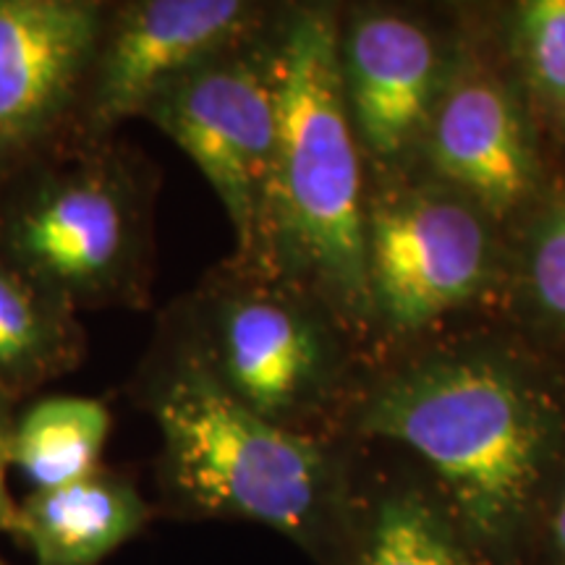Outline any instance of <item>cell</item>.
Listing matches in <instances>:
<instances>
[{
	"mask_svg": "<svg viewBox=\"0 0 565 565\" xmlns=\"http://www.w3.org/2000/svg\"><path fill=\"white\" fill-rule=\"evenodd\" d=\"M338 24L296 9L267 45L275 95V162L259 275L351 317L372 312L366 282L362 152L341 79Z\"/></svg>",
	"mask_w": 565,
	"mask_h": 565,
	"instance_id": "6da1fadb",
	"label": "cell"
},
{
	"mask_svg": "<svg viewBox=\"0 0 565 565\" xmlns=\"http://www.w3.org/2000/svg\"><path fill=\"white\" fill-rule=\"evenodd\" d=\"M359 429L406 445L443 484L466 540L503 550L532 519L561 416L534 377L477 353L385 380L362 406Z\"/></svg>",
	"mask_w": 565,
	"mask_h": 565,
	"instance_id": "7a4b0ae2",
	"label": "cell"
},
{
	"mask_svg": "<svg viewBox=\"0 0 565 565\" xmlns=\"http://www.w3.org/2000/svg\"><path fill=\"white\" fill-rule=\"evenodd\" d=\"M0 257L74 312L147 303L145 166L108 139L61 147L0 189Z\"/></svg>",
	"mask_w": 565,
	"mask_h": 565,
	"instance_id": "3957f363",
	"label": "cell"
},
{
	"mask_svg": "<svg viewBox=\"0 0 565 565\" xmlns=\"http://www.w3.org/2000/svg\"><path fill=\"white\" fill-rule=\"evenodd\" d=\"M145 401L162 437V477L183 503L317 545L335 469L312 435L244 408L179 349L147 380Z\"/></svg>",
	"mask_w": 565,
	"mask_h": 565,
	"instance_id": "277c9868",
	"label": "cell"
},
{
	"mask_svg": "<svg viewBox=\"0 0 565 565\" xmlns=\"http://www.w3.org/2000/svg\"><path fill=\"white\" fill-rule=\"evenodd\" d=\"M175 349L233 401L288 429L322 412L341 380V345L322 303L259 273L204 286L183 307Z\"/></svg>",
	"mask_w": 565,
	"mask_h": 565,
	"instance_id": "5b68a950",
	"label": "cell"
},
{
	"mask_svg": "<svg viewBox=\"0 0 565 565\" xmlns=\"http://www.w3.org/2000/svg\"><path fill=\"white\" fill-rule=\"evenodd\" d=\"M192 158L257 270L275 162V95L267 47L238 45L160 89L141 113Z\"/></svg>",
	"mask_w": 565,
	"mask_h": 565,
	"instance_id": "8992f818",
	"label": "cell"
},
{
	"mask_svg": "<svg viewBox=\"0 0 565 565\" xmlns=\"http://www.w3.org/2000/svg\"><path fill=\"white\" fill-rule=\"evenodd\" d=\"M108 11L103 0H0V189L79 141Z\"/></svg>",
	"mask_w": 565,
	"mask_h": 565,
	"instance_id": "52a82bcc",
	"label": "cell"
},
{
	"mask_svg": "<svg viewBox=\"0 0 565 565\" xmlns=\"http://www.w3.org/2000/svg\"><path fill=\"white\" fill-rule=\"evenodd\" d=\"M492 238L482 210L454 189H416L366 202L372 312L393 330H422L482 291Z\"/></svg>",
	"mask_w": 565,
	"mask_h": 565,
	"instance_id": "ba28073f",
	"label": "cell"
},
{
	"mask_svg": "<svg viewBox=\"0 0 565 565\" xmlns=\"http://www.w3.org/2000/svg\"><path fill=\"white\" fill-rule=\"evenodd\" d=\"M257 6L244 0H131L110 3L79 118V141H103L141 118L160 89L244 45Z\"/></svg>",
	"mask_w": 565,
	"mask_h": 565,
	"instance_id": "9c48e42d",
	"label": "cell"
},
{
	"mask_svg": "<svg viewBox=\"0 0 565 565\" xmlns=\"http://www.w3.org/2000/svg\"><path fill=\"white\" fill-rule=\"evenodd\" d=\"M424 141L445 183L487 215L503 217L534 192V152L519 103L477 58L456 55L445 68Z\"/></svg>",
	"mask_w": 565,
	"mask_h": 565,
	"instance_id": "30bf717a",
	"label": "cell"
},
{
	"mask_svg": "<svg viewBox=\"0 0 565 565\" xmlns=\"http://www.w3.org/2000/svg\"><path fill=\"white\" fill-rule=\"evenodd\" d=\"M341 79L359 145L395 162L427 139L445 68L424 26L398 13H359L338 38Z\"/></svg>",
	"mask_w": 565,
	"mask_h": 565,
	"instance_id": "8fae6325",
	"label": "cell"
},
{
	"mask_svg": "<svg viewBox=\"0 0 565 565\" xmlns=\"http://www.w3.org/2000/svg\"><path fill=\"white\" fill-rule=\"evenodd\" d=\"M150 508L124 479L95 475L34 490L17 505L13 534L34 565H97L141 532Z\"/></svg>",
	"mask_w": 565,
	"mask_h": 565,
	"instance_id": "7c38bea8",
	"label": "cell"
},
{
	"mask_svg": "<svg viewBox=\"0 0 565 565\" xmlns=\"http://www.w3.org/2000/svg\"><path fill=\"white\" fill-rule=\"evenodd\" d=\"M76 312L0 257V401L13 404L82 364Z\"/></svg>",
	"mask_w": 565,
	"mask_h": 565,
	"instance_id": "4fadbf2b",
	"label": "cell"
},
{
	"mask_svg": "<svg viewBox=\"0 0 565 565\" xmlns=\"http://www.w3.org/2000/svg\"><path fill=\"white\" fill-rule=\"evenodd\" d=\"M110 435V408L84 395H47L11 424L9 461L34 490L95 475Z\"/></svg>",
	"mask_w": 565,
	"mask_h": 565,
	"instance_id": "5bb4252c",
	"label": "cell"
},
{
	"mask_svg": "<svg viewBox=\"0 0 565 565\" xmlns=\"http://www.w3.org/2000/svg\"><path fill=\"white\" fill-rule=\"evenodd\" d=\"M356 565H482L461 529L414 492H398L374 508Z\"/></svg>",
	"mask_w": 565,
	"mask_h": 565,
	"instance_id": "9a60e30c",
	"label": "cell"
},
{
	"mask_svg": "<svg viewBox=\"0 0 565 565\" xmlns=\"http://www.w3.org/2000/svg\"><path fill=\"white\" fill-rule=\"evenodd\" d=\"M513 40L536 105L565 131V0L521 3Z\"/></svg>",
	"mask_w": 565,
	"mask_h": 565,
	"instance_id": "2e32d148",
	"label": "cell"
},
{
	"mask_svg": "<svg viewBox=\"0 0 565 565\" xmlns=\"http://www.w3.org/2000/svg\"><path fill=\"white\" fill-rule=\"evenodd\" d=\"M526 286L536 309L565 330V196L536 217L526 249Z\"/></svg>",
	"mask_w": 565,
	"mask_h": 565,
	"instance_id": "e0dca14e",
	"label": "cell"
},
{
	"mask_svg": "<svg viewBox=\"0 0 565 565\" xmlns=\"http://www.w3.org/2000/svg\"><path fill=\"white\" fill-rule=\"evenodd\" d=\"M9 404L0 401V532L13 534V524H17V505L11 503L9 484H6V469H9V440H11V424H9ZM3 565V561H0Z\"/></svg>",
	"mask_w": 565,
	"mask_h": 565,
	"instance_id": "ac0fdd59",
	"label": "cell"
},
{
	"mask_svg": "<svg viewBox=\"0 0 565 565\" xmlns=\"http://www.w3.org/2000/svg\"><path fill=\"white\" fill-rule=\"evenodd\" d=\"M550 540H553L557 561L565 565V487L557 498L555 511H553V524H550Z\"/></svg>",
	"mask_w": 565,
	"mask_h": 565,
	"instance_id": "d6986e66",
	"label": "cell"
}]
</instances>
